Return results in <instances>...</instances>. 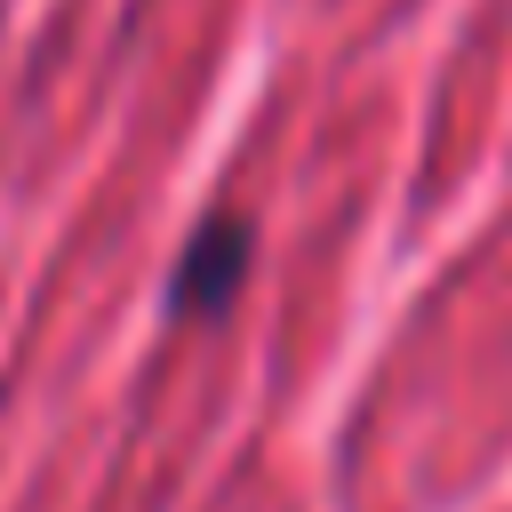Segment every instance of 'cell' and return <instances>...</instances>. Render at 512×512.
<instances>
[{"instance_id":"cell-1","label":"cell","mask_w":512,"mask_h":512,"mask_svg":"<svg viewBox=\"0 0 512 512\" xmlns=\"http://www.w3.org/2000/svg\"><path fill=\"white\" fill-rule=\"evenodd\" d=\"M248 256H256V224H248V216H208V224L184 240V256H176L168 312H176V320L224 312V304L240 296V280H248Z\"/></svg>"}]
</instances>
